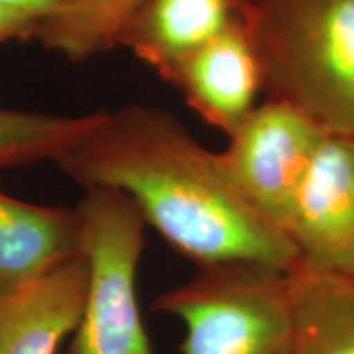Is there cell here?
<instances>
[{"label": "cell", "instance_id": "cell-1", "mask_svg": "<svg viewBox=\"0 0 354 354\" xmlns=\"http://www.w3.org/2000/svg\"><path fill=\"white\" fill-rule=\"evenodd\" d=\"M81 187L122 190L148 227L197 268L233 261L289 269L299 261L286 233L248 203L176 115L148 104L105 110L104 118L55 162Z\"/></svg>", "mask_w": 354, "mask_h": 354}, {"label": "cell", "instance_id": "cell-2", "mask_svg": "<svg viewBox=\"0 0 354 354\" xmlns=\"http://www.w3.org/2000/svg\"><path fill=\"white\" fill-rule=\"evenodd\" d=\"M266 99L354 135V0H241Z\"/></svg>", "mask_w": 354, "mask_h": 354}, {"label": "cell", "instance_id": "cell-3", "mask_svg": "<svg viewBox=\"0 0 354 354\" xmlns=\"http://www.w3.org/2000/svg\"><path fill=\"white\" fill-rule=\"evenodd\" d=\"M151 308L184 325L180 354H294L284 269L246 261L202 266Z\"/></svg>", "mask_w": 354, "mask_h": 354}, {"label": "cell", "instance_id": "cell-4", "mask_svg": "<svg viewBox=\"0 0 354 354\" xmlns=\"http://www.w3.org/2000/svg\"><path fill=\"white\" fill-rule=\"evenodd\" d=\"M88 289L69 354H154L136 297L146 223L122 190L91 187L77 203Z\"/></svg>", "mask_w": 354, "mask_h": 354}, {"label": "cell", "instance_id": "cell-5", "mask_svg": "<svg viewBox=\"0 0 354 354\" xmlns=\"http://www.w3.org/2000/svg\"><path fill=\"white\" fill-rule=\"evenodd\" d=\"M325 135L300 110L266 99L230 133L220 159L248 203L287 234L295 201Z\"/></svg>", "mask_w": 354, "mask_h": 354}, {"label": "cell", "instance_id": "cell-6", "mask_svg": "<svg viewBox=\"0 0 354 354\" xmlns=\"http://www.w3.org/2000/svg\"><path fill=\"white\" fill-rule=\"evenodd\" d=\"M287 236L304 263L354 276V135L323 136Z\"/></svg>", "mask_w": 354, "mask_h": 354}, {"label": "cell", "instance_id": "cell-7", "mask_svg": "<svg viewBox=\"0 0 354 354\" xmlns=\"http://www.w3.org/2000/svg\"><path fill=\"white\" fill-rule=\"evenodd\" d=\"M167 82L203 122L228 136L263 91L261 64L243 19L189 56Z\"/></svg>", "mask_w": 354, "mask_h": 354}, {"label": "cell", "instance_id": "cell-8", "mask_svg": "<svg viewBox=\"0 0 354 354\" xmlns=\"http://www.w3.org/2000/svg\"><path fill=\"white\" fill-rule=\"evenodd\" d=\"M88 261L79 254L0 299V354H56L81 322Z\"/></svg>", "mask_w": 354, "mask_h": 354}, {"label": "cell", "instance_id": "cell-9", "mask_svg": "<svg viewBox=\"0 0 354 354\" xmlns=\"http://www.w3.org/2000/svg\"><path fill=\"white\" fill-rule=\"evenodd\" d=\"M84 254L77 207L19 201L0 190V299Z\"/></svg>", "mask_w": 354, "mask_h": 354}, {"label": "cell", "instance_id": "cell-10", "mask_svg": "<svg viewBox=\"0 0 354 354\" xmlns=\"http://www.w3.org/2000/svg\"><path fill=\"white\" fill-rule=\"evenodd\" d=\"M241 19V0H146L120 48L167 82L180 64Z\"/></svg>", "mask_w": 354, "mask_h": 354}, {"label": "cell", "instance_id": "cell-11", "mask_svg": "<svg viewBox=\"0 0 354 354\" xmlns=\"http://www.w3.org/2000/svg\"><path fill=\"white\" fill-rule=\"evenodd\" d=\"M294 354H354V276L297 261L287 271Z\"/></svg>", "mask_w": 354, "mask_h": 354}, {"label": "cell", "instance_id": "cell-12", "mask_svg": "<svg viewBox=\"0 0 354 354\" xmlns=\"http://www.w3.org/2000/svg\"><path fill=\"white\" fill-rule=\"evenodd\" d=\"M146 0H59L38 24L44 50L81 64L120 48V38Z\"/></svg>", "mask_w": 354, "mask_h": 354}, {"label": "cell", "instance_id": "cell-13", "mask_svg": "<svg viewBox=\"0 0 354 354\" xmlns=\"http://www.w3.org/2000/svg\"><path fill=\"white\" fill-rule=\"evenodd\" d=\"M104 118V112L57 115L0 109V172L56 162Z\"/></svg>", "mask_w": 354, "mask_h": 354}, {"label": "cell", "instance_id": "cell-14", "mask_svg": "<svg viewBox=\"0 0 354 354\" xmlns=\"http://www.w3.org/2000/svg\"><path fill=\"white\" fill-rule=\"evenodd\" d=\"M38 24L35 17L0 3V43L35 39Z\"/></svg>", "mask_w": 354, "mask_h": 354}, {"label": "cell", "instance_id": "cell-15", "mask_svg": "<svg viewBox=\"0 0 354 354\" xmlns=\"http://www.w3.org/2000/svg\"><path fill=\"white\" fill-rule=\"evenodd\" d=\"M57 2L59 0H0V3H3V6L24 12L26 15H32L39 21L56 7Z\"/></svg>", "mask_w": 354, "mask_h": 354}]
</instances>
